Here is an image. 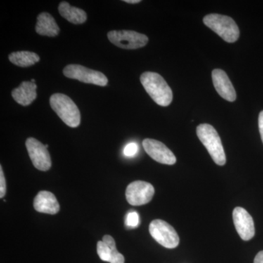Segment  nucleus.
<instances>
[{
  "label": "nucleus",
  "mask_w": 263,
  "mask_h": 263,
  "mask_svg": "<svg viewBox=\"0 0 263 263\" xmlns=\"http://www.w3.org/2000/svg\"><path fill=\"white\" fill-rule=\"evenodd\" d=\"M141 82L152 100L159 105L168 106L172 102V90L160 74L143 72L141 76Z\"/></svg>",
  "instance_id": "obj_1"
},
{
  "label": "nucleus",
  "mask_w": 263,
  "mask_h": 263,
  "mask_svg": "<svg viewBox=\"0 0 263 263\" xmlns=\"http://www.w3.org/2000/svg\"><path fill=\"white\" fill-rule=\"evenodd\" d=\"M197 135L214 162L220 166L226 164V155L224 148L220 137L214 127L210 124H200L197 127Z\"/></svg>",
  "instance_id": "obj_2"
},
{
  "label": "nucleus",
  "mask_w": 263,
  "mask_h": 263,
  "mask_svg": "<svg viewBox=\"0 0 263 263\" xmlns=\"http://www.w3.org/2000/svg\"><path fill=\"white\" fill-rule=\"evenodd\" d=\"M50 105L59 117L70 127L81 124V114L76 103L68 96L57 93L50 98Z\"/></svg>",
  "instance_id": "obj_3"
},
{
  "label": "nucleus",
  "mask_w": 263,
  "mask_h": 263,
  "mask_svg": "<svg viewBox=\"0 0 263 263\" xmlns=\"http://www.w3.org/2000/svg\"><path fill=\"white\" fill-rule=\"evenodd\" d=\"M203 22L226 42L235 43L239 38L240 31L238 25L229 16L213 13L205 15Z\"/></svg>",
  "instance_id": "obj_4"
},
{
  "label": "nucleus",
  "mask_w": 263,
  "mask_h": 263,
  "mask_svg": "<svg viewBox=\"0 0 263 263\" xmlns=\"http://www.w3.org/2000/svg\"><path fill=\"white\" fill-rule=\"evenodd\" d=\"M150 234L152 238L162 247L174 249L179 245V236L171 224L161 219H155L151 222Z\"/></svg>",
  "instance_id": "obj_5"
},
{
  "label": "nucleus",
  "mask_w": 263,
  "mask_h": 263,
  "mask_svg": "<svg viewBox=\"0 0 263 263\" xmlns=\"http://www.w3.org/2000/svg\"><path fill=\"white\" fill-rule=\"evenodd\" d=\"M64 75L71 79H75L86 83L105 86L108 84V80L106 76L99 71L91 70L80 65H69L66 66L63 70Z\"/></svg>",
  "instance_id": "obj_6"
},
{
  "label": "nucleus",
  "mask_w": 263,
  "mask_h": 263,
  "mask_svg": "<svg viewBox=\"0 0 263 263\" xmlns=\"http://www.w3.org/2000/svg\"><path fill=\"white\" fill-rule=\"evenodd\" d=\"M108 37L115 46L124 49H137L146 46L148 42V38L145 34L130 30L110 31Z\"/></svg>",
  "instance_id": "obj_7"
},
{
  "label": "nucleus",
  "mask_w": 263,
  "mask_h": 263,
  "mask_svg": "<svg viewBox=\"0 0 263 263\" xmlns=\"http://www.w3.org/2000/svg\"><path fill=\"white\" fill-rule=\"evenodd\" d=\"M155 188L151 183L136 181L128 185L126 190V198L132 205H142L148 203L155 195Z\"/></svg>",
  "instance_id": "obj_8"
},
{
  "label": "nucleus",
  "mask_w": 263,
  "mask_h": 263,
  "mask_svg": "<svg viewBox=\"0 0 263 263\" xmlns=\"http://www.w3.org/2000/svg\"><path fill=\"white\" fill-rule=\"evenodd\" d=\"M26 147L36 168L41 171H47L51 168V157L46 145H43L35 138H29L26 141Z\"/></svg>",
  "instance_id": "obj_9"
},
{
  "label": "nucleus",
  "mask_w": 263,
  "mask_h": 263,
  "mask_svg": "<svg viewBox=\"0 0 263 263\" xmlns=\"http://www.w3.org/2000/svg\"><path fill=\"white\" fill-rule=\"evenodd\" d=\"M143 146L146 153L156 162L169 165L176 162L174 153L162 142L146 138L143 141Z\"/></svg>",
  "instance_id": "obj_10"
},
{
  "label": "nucleus",
  "mask_w": 263,
  "mask_h": 263,
  "mask_svg": "<svg viewBox=\"0 0 263 263\" xmlns=\"http://www.w3.org/2000/svg\"><path fill=\"white\" fill-rule=\"evenodd\" d=\"M233 221L235 229L241 239L249 240L255 235L253 219L250 214L241 207H236L233 211Z\"/></svg>",
  "instance_id": "obj_11"
},
{
  "label": "nucleus",
  "mask_w": 263,
  "mask_h": 263,
  "mask_svg": "<svg viewBox=\"0 0 263 263\" xmlns=\"http://www.w3.org/2000/svg\"><path fill=\"white\" fill-rule=\"evenodd\" d=\"M212 80L216 91L221 98L229 102H234L236 100L234 87L224 70L220 69L213 70Z\"/></svg>",
  "instance_id": "obj_12"
},
{
  "label": "nucleus",
  "mask_w": 263,
  "mask_h": 263,
  "mask_svg": "<svg viewBox=\"0 0 263 263\" xmlns=\"http://www.w3.org/2000/svg\"><path fill=\"white\" fill-rule=\"evenodd\" d=\"M34 208L37 212L43 214H56L60 212L58 200L53 193L48 191H41L34 200Z\"/></svg>",
  "instance_id": "obj_13"
},
{
  "label": "nucleus",
  "mask_w": 263,
  "mask_h": 263,
  "mask_svg": "<svg viewBox=\"0 0 263 263\" xmlns=\"http://www.w3.org/2000/svg\"><path fill=\"white\" fill-rule=\"evenodd\" d=\"M15 101L23 106L30 105L37 98V85L32 81H23L12 91Z\"/></svg>",
  "instance_id": "obj_14"
},
{
  "label": "nucleus",
  "mask_w": 263,
  "mask_h": 263,
  "mask_svg": "<svg viewBox=\"0 0 263 263\" xmlns=\"http://www.w3.org/2000/svg\"><path fill=\"white\" fill-rule=\"evenodd\" d=\"M35 30L41 35L56 37L60 29L53 17L50 13L44 12L38 15Z\"/></svg>",
  "instance_id": "obj_15"
},
{
  "label": "nucleus",
  "mask_w": 263,
  "mask_h": 263,
  "mask_svg": "<svg viewBox=\"0 0 263 263\" xmlns=\"http://www.w3.org/2000/svg\"><path fill=\"white\" fill-rule=\"evenodd\" d=\"M59 12L63 18L74 24L84 23L87 19V15L84 10L71 6L67 2L60 3L59 5Z\"/></svg>",
  "instance_id": "obj_16"
},
{
  "label": "nucleus",
  "mask_w": 263,
  "mask_h": 263,
  "mask_svg": "<svg viewBox=\"0 0 263 263\" xmlns=\"http://www.w3.org/2000/svg\"><path fill=\"white\" fill-rule=\"evenodd\" d=\"M8 59L13 65L21 67H27L40 61V57L34 52L22 51L10 53Z\"/></svg>",
  "instance_id": "obj_17"
},
{
  "label": "nucleus",
  "mask_w": 263,
  "mask_h": 263,
  "mask_svg": "<svg viewBox=\"0 0 263 263\" xmlns=\"http://www.w3.org/2000/svg\"><path fill=\"white\" fill-rule=\"evenodd\" d=\"M103 241L108 246L110 249V263H124V257L122 254L118 252L115 240L113 237L109 235H105L103 238Z\"/></svg>",
  "instance_id": "obj_18"
},
{
  "label": "nucleus",
  "mask_w": 263,
  "mask_h": 263,
  "mask_svg": "<svg viewBox=\"0 0 263 263\" xmlns=\"http://www.w3.org/2000/svg\"><path fill=\"white\" fill-rule=\"evenodd\" d=\"M97 250L100 258L105 262H110V249L106 243H104L103 240L98 241V246H97Z\"/></svg>",
  "instance_id": "obj_19"
},
{
  "label": "nucleus",
  "mask_w": 263,
  "mask_h": 263,
  "mask_svg": "<svg viewBox=\"0 0 263 263\" xmlns=\"http://www.w3.org/2000/svg\"><path fill=\"white\" fill-rule=\"evenodd\" d=\"M139 215L138 213L133 212L129 213L126 216L125 224L129 228H135L139 224Z\"/></svg>",
  "instance_id": "obj_20"
},
{
  "label": "nucleus",
  "mask_w": 263,
  "mask_h": 263,
  "mask_svg": "<svg viewBox=\"0 0 263 263\" xmlns=\"http://www.w3.org/2000/svg\"><path fill=\"white\" fill-rule=\"evenodd\" d=\"M138 146L136 143H128L124 149V154L126 157H134L138 153Z\"/></svg>",
  "instance_id": "obj_21"
},
{
  "label": "nucleus",
  "mask_w": 263,
  "mask_h": 263,
  "mask_svg": "<svg viewBox=\"0 0 263 263\" xmlns=\"http://www.w3.org/2000/svg\"><path fill=\"white\" fill-rule=\"evenodd\" d=\"M6 181L3 173V167L0 166V198H3L6 194Z\"/></svg>",
  "instance_id": "obj_22"
},
{
  "label": "nucleus",
  "mask_w": 263,
  "mask_h": 263,
  "mask_svg": "<svg viewBox=\"0 0 263 263\" xmlns=\"http://www.w3.org/2000/svg\"><path fill=\"white\" fill-rule=\"evenodd\" d=\"M258 124L259 133H260L261 138H262V141L263 143V110L260 112V114H259Z\"/></svg>",
  "instance_id": "obj_23"
},
{
  "label": "nucleus",
  "mask_w": 263,
  "mask_h": 263,
  "mask_svg": "<svg viewBox=\"0 0 263 263\" xmlns=\"http://www.w3.org/2000/svg\"><path fill=\"white\" fill-rule=\"evenodd\" d=\"M254 263H263V251H261L256 255Z\"/></svg>",
  "instance_id": "obj_24"
},
{
  "label": "nucleus",
  "mask_w": 263,
  "mask_h": 263,
  "mask_svg": "<svg viewBox=\"0 0 263 263\" xmlns=\"http://www.w3.org/2000/svg\"><path fill=\"white\" fill-rule=\"evenodd\" d=\"M124 2L129 3V4H137V3H141V0H124Z\"/></svg>",
  "instance_id": "obj_25"
},
{
  "label": "nucleus",
  "mask_w": 263,
  "mask_h": 263,
  "mask_svg": "<svg viewBox=\"0 0 263 263\" xmlns=\"http://www.w3.org/2000/svg\"><path fill=\"white\" fill-rule=\"evenodd\" d=\"M31 81H32V83H35V80H34V79H32Z\"/></svg>",
  "instance_id": "obj_26"
}]
</instances>
